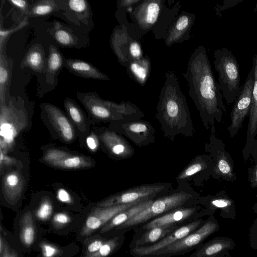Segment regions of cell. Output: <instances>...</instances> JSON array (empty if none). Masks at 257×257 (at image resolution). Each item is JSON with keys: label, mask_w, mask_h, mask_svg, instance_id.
Returning <instances> with one entry per match:
<instances>
[{"label": "cell", "mask_w": 257, "mask_h": 257, "mask_svg": "<svg viewBox=\"0 0 257 257\" xmlns=\"http://www.w3.org/2000/svg\"><path fill=\"white\" fill-rule=\"evenodd\" d=\"M181 74L188 82L189 96L198 110L206 129L215 126L216 121L221 122L226 110L204 46L198 47L191 54L186 71Z\"/></svg>", "instance_id": "1"}, {"label": "cell", "mask_w": 257, "mask_h": 257, "mask_svg": "<svg viewBox=\"0 0 257 257\" xmlns=\"http://www.w3.org/2000/svg\"><path fill=\"white\" fill-rule=\"evenodd\" d=\"M156 108L155 117L165 138L173 141L178 135H193L195 130L187 99L173 71L166 73Z\"/></svg>", "instance_id": "2"}, {"label": "cell", "mask_w": 257, "mask_h": 257, "mask_svg": "<svg viewBox=\"0 0 257 257\" xmlns=\"http://www.w3.org/2000/svg\"><path fill=\"white\" fill-rule=\"evenodd\" d=\"M172 0H142L128 13L132 21L127 27L142 39L149 32L155 38L164 39L168 29L179 14L181 5Z\"/></svg>", "instance_id": "3"}, {"label": "cell", "mask_w": 257, "mask_h": 257, "mask_svg": "<svg viewBox=\"0 0 257 257\" xmlns=\"http://www.w3.org/2000/svg\"><path fill=\"white\" fill-rule=\"evenodd\" d=\"M77 97L94 118L111 123L142 119L144 112L130 101L120 103L102 99L95 92H77Z\"/></svg>", "instance_id": "4"}, {"label": "cell", "mask_w": 257, "mask_h": 257, "mask_svg": "<svg viewBox=\"0 0 257 257\" xmlns=\"http://www.w3.org/2000/svg\"><path fill=\"white\" fill-rule=\"evenodd\" d=\"M199 196L190 185L178 186L171 193L154 199L146 209L116 228L128 229L146 223L177 208L195 205V201Z\"/></svg>", "instance_id": "5"}, {"label": "cell", "mask_w": 257, "mask_h": 257, "mask_svg": "<svg viewBox=\"0 0 257 257\" xmlns=\"http://www.w3.org/2000/svg\"><path fill=\"white\" fill-rule=\"evenodd\" d=\"M28 124V114L21 98L0 104V150L11 151L17 137Z\"/></svg>", "instance_id": "6"}, {"label": "cell", "mask_w": 257, "mask_h": 257, "mask_svg": "<svg viewBox=\"0 0 257 257\" xmlns=\"http://www.w3.org/2000/svg\"><path fill=\"white\" fill-rule=\"evenodd\" d=\"M214 64L218 73V84L227 104L234 102L240 90V72L237 60L232 51L225 47L214 52Z\"/></svg>", "instance_id": "7"}, {"label": "cell", "mask_w": 257, "mask_h": 257, "mask_svg": "<svg viewBox=\"0 0 257 257\" xmlns=\"http://www.w3.org/2000/svg\"><path fill=\"white\" fill-rule=\"evenodd\" d=\"M169 182H156L129 188L113 194L97 204L98 207L138 204L154 200L168 194L171 188Z\"/></svg>", "instance_id": "8"}, {"label": "cell", "mask_w": 257, "mask_h": 257, "mask_svg": "<svg viewBox=\"0 0 257 257\" xmlns=\"http://www.w3.org/2000/svg\"><path fill=\"white\" fill-rule=\"evenodd\" d=\"M209 141L205 144V151L211 157L214 168L211 177L216 180L233 182L236 179L232 158L226 150L225 144L215 135V126L210 128Z\"/></svg>", "instance_id": "9"}, {"label": "cell", "mask_w": 257, "mask_h": 257, "mask_svg": "<svg viewBox=\"0 0 257 257\" xmlns=\"http://www.w3.org/2000/svg\"><path fill=\"white\" fill-rule=\"evenodd\" d=\"M220 228L217 220L210 215L204 223L194 231L158 251L151 257H165L185 253L203 243L207 237Z\"/></svg>", "instance_id": "10"}, {"label": "cell", "mask_w": 257, "mask_h": 257, "mask_svg": "<svg viewBox=\"0 0 257 257\" xmlns=\"http://www.w3.org/2000/svg\"><path fill=\"white\" fill-rule=\"evenodd\" d=\"M213 168L214 163L209 154L197 155L176 177L178 186H189L190 182L196 186H204V182L210 179Z\"/></svg>", "instance_id": "11"}, {"label": "cell", "mask_w": 257, "mask_h": 257, "mask_svg": "<svg viewBox=\"0 0 257 257\" xmlns=\"http://www.w3.org/2000/svg\"><path fill=\"white\" fill-rule=\"evenodd\" d=\"M253 79V70L251 68L234 102L230 114L231 123L227 130L231 138L237 135L243 120L249 114L252 102Z\"/></svg>", "instance_id": "12"}, {"label": "cell", "mask_w": 257, "mask_h": 257, "mask_svg": "<svg viewBox=\"0 0 257 257\" xmlns=\"http://www.w3.org/2000/svg\"><path fill=\"white\" fill-rule=\"evenodd\" d=\"M110 130L131 140L141 148L154 143L156 131L148 121L139 119L111 123Z\"/></svg>", "instance_id": "13"}, {"label": "cell", "mask_w": 257, "mask_h": 257, "mask_svg": "<svg viewBox=\"0 0 257 257\" xmlns=\"http://www.w3.org/2000/svg\"><path fill=\"white\" fill-rule=\"evenodd\" d=\"M201 218H197L181 225L159 241L150 245L134 246L131 253L135 257H151L158 251L184 237L197 229L204 222Z\"/></svg>", "instance_id": "14"}, {"label": "cell", "mask_w": 257, "mask_h": 257, "mask_svg": "<svg viewBox=\"0 0 257 257\" xmlns=\"http://www.w3.org/2000/svg\"><path fill=\"white\" fill-rule=\"evenodd\" d=\"M204 215H207L202 206H184L149 221L144 224L142 229L146 230L157 226L180 225L184 222L199 218Z\"/></svg>", "instance_id": "15"}, {"label": "cell", "mask_w": 257, "mask_h": 257, "mask_svg": "<svg viewBox=\"0 0 257 257\" xmlns=\"http://www.w3.org/2000/svg\"><path fill=\"white\" fill-rule=\"evenodd\" d=\"M195 205L203 206L207 215H212L216 210H219L220 216L223 219L235 220L236 217L235 202L225 190L213 195H199Z\"/></svg>", "instance_id": "16"}, {"label": "cell", "mask_w": 257, "mask_h": 257, "mask_svg": "<svg viewBox=\"0 0 257 257\" xmlns=\"http://www.w3.org/2000/svg\"><path fill=\"white\" fill-rule=\"evenodd\" d=\"M43 161L54 167L63 169H79L91 167L93 161L88 157L74 155L61 150L51 148L44 153Z\"/></svg>", "instance_id": "17"}, {"label": "cell", "mask_w": 257, "mask_h": 257, "mask_svg": "<svg viewBox=\"0 0 257 257\" xmlns=\"http://www.w3.org/2000/svg\"><path fill=\"white\" fill-rule=\"evenodd\" d=\"M196 20L194 13L182 11L169 26L164 38L166 46L181 43L190 39V33Z\"/></svg>", "instance_id": "18"}, {"label": "cell", "mask_w": 257, "mask_h": 257, "mask_svg": "<svg viewBox=\"0 0 257 257\" xmlns=\"http://www.w3.org/2000/svg\"><path fill=\"white\" fill-rule=\"evenodd\" d=\"M99 138L108 154L115 159H127L135 154L134 148L125 137L113 130H103Z\"/></svg>", "instance_id": "19"}, {"label": "cell", "mask_w": 257, "mask_h": 257, "mask_svg": "<svg viewBox=\"0 0 257 257\" xmlns=\"http://www.w3.org/2000/svg\"><path fill=\"white\" fill-rule=\"evenodd\" d=\"M252 68L254 77L252 102L248 114L246 142L242 150V157L244 161H247L250 157L257 136V52L252 60Z\"/></svg>", "instance_id": "20"}, {"label": "cell", "mask_w": 257, "mask_h": 257, "mask_svg": "<svg viewBox=\"0 0 257 257\" xmlns=\"http://www.w3.org/2000/svg\"><path fill=\"white\" fill-rule=\"evenodd\" d=\"M41 106L61 139L66 143L72 142L75 138L74 130L64 112L56 106L49 103H42Z\"/></svg>", "instance_id": "21"}, {"label": "cell", "mask_w": 257, "mask_h": 257, "mask_svg": "<svg viewBox=\"0 0 257 257\" xmlns=\"http://www.w3.org/2000/svg\"><path fill=\"white\" fill-rule=\"evenodd\" d=\"M235 246L233 239L218 236L200 244L190 257H231Z\"/></svg>", "instance_id": "22"}, {"label": "cell", "mask_w": 257, "mask_h": 257, "mask_svg": "<svg viewBox=\"0 0 257 257\" xmlns=\"http://www.w3.org/2000/svg\"><path fill=\"white\" fill-rule=\"evenodd\" d=\"M137 204H121L109 207L97 206L94 208L86 220L83 233L88 234L101 226H104L116 214Z\"/></svg>", "instance_id": "23"}, {"label": "cell", "mask_w": 257, "mask_h": 257, "mask_svg": "<svg viewBox=\"0 0 257 257\" xmlns=\"http://www.w3.org/2000/svg\"><path fill=\"white\" fill-rule=\"evenodd\" d=\"M136 39L131 31L124 25L116 26L110 39V45L119 63L125 67L129 63L127 49L130 41Z\"/></svg>", "instance_id": "24"}, {"label": "cell", "mask_w": 257, "mask_h": 257, "mask_svg": "<svg viewBox=\"0 0 257 257\" xmlns=\"http://www.w3.org/2000/svg\"><path fill=\"white\" fill-rule=\"evenodd\" d=\"M2 192L6 200L11 203L20 199L25 188V181L22 173L16 170L11 171L4 175Z\"/></svg>", "instance_id": "25"}, {"label": "cell", "mask_w": 257, "mask_h": 257, "mask_svg": "<svg viewBox=\"0 0 257 257\" xmlns=\"http://www.w3.org/2000/svg\"><path fill=\"white\" fill-rule=\"evenodd\" d=\"M64 65L75 75L87 79L98 80H109L108 76L100 71L90 63L78 59L66 58Z\"/></svg>", "instance_id": "26"}, {"label": "cell", "mask_w": 257, "mask_h": 257, "mask_svg": "<svg viewBox=\"0 0 257 257\" xmlns=\"http://www.w3.org/2000/svg\"><path fill=\"white\" fill-rule=\"evenodd\" d=\"M47 61L43 47L39 44L33 45L20 63L22 68H28L35 72L42 73L46 71Z\"/></svg>", "instance_id": "27"}, {"label": "cell", "mask_w": 257, "mask_h": 257, "mask_svg": "<svg viewBox=\"0 0 257 257\" xmlns=\"http://www.w3.org/2000/svg\"><path fill=\"white\" fill-rule=\"evenodd\" d=\"M151 61L148 55L140 59L129 62L126 72L129 77L141 86H144L150 77Z\"/></svg>", "instance_id": "28"}, {"label": "cell", "mask_w": 257, "mask_h": 257, "mask_svg": "<svg viewBox=\"0 0 257 257\" xmlns=\"http://www.w3.org/2000/svg\"><path fill=\"white\" fill-rule=\"evenodd\" d=\"M179 225L157 226L145 230L135 241L134 246H144L156 243L180 227Z\"/></svg>", "instance_id": "29"}, {"label": "cell", "mask_w": 257, "mask_h": 257, "mask_svg": "<svg viewBox=\"0 0 257 257\" xmlns=\"http://www.w3.org/2000/svg\"><path fill=\"white\" fill-rule=\"evenodd\" d=\"M154 200L134 205L116 214L102 228V232L108 231L123 224L133 217L148 207Z\"/></svg>", "instance_id": "30"}, {"label": "cell", "mask_w": 257, "mask_h": 257, "mask_svg": "<svg viewBox=\"0 0 257 257\" xmlns=\"http://www.w3.org/2000/svg\"><path fill=\"white\" fill-rule=\"evenodd\" d=\"M62 8H65V1H37L31 5L26 16L30 18L46 16Z\"/></svg>", "instance_id": "31"}, {"label": "cell", "mask_w": 257, "mask_h": 257, "mask_svg": "<svg viewBox=\"0 0 257 257\" xmlns=\"http://www.w3.org/2000/svg\"><path fill=\"white\" fill-rule=\"evenodd\" d=\"M49 31L56 42L62 47L73 48L77 44L76 36L59 22L55 21Z\"/></svg>", "instance_id": "32"}, {"label": "cell", "mask_w": 257, "mask_h": 257, "mask_svg": "<svg viewBox=\"0 0 257 257\" xmlns=\"http://www.w3.org/2000/svg\"><path fill=\"white\" fill-rule=\"evenodd\" d=\"M64 60L60 50L53 45L49 48V54L45 71L48 82L51 83L56 74L64 65Z\"/></svg>", "instance_id": "33"}, {"label": "cell", "mask_w": 257, "mask_h": 257, "mask_svg": "<svg viewBox=\"0 0 257 257\" xmlns=\"http://www.w3.org/2000/svg\"><path fill=\"white\" fill-rule=\"evenodd\" d=\"M0 104L6 103V96L10 85L12 76V61H8L3 53L0 52Z\"/></svg>", "instance_id": "34"}, {"label": "cell", "mask_w": 257, "mask_h": 257, "mask_svg": "<svg viewBox=\"0 0 257 257\" xmlns=\"http://www.w3.org/2000/svg\"><path fill=\"white\" fill-rule=\"evenodd\" d=\"M64 106L66 111L73 122L79 130L84 131L85 126V117L81 108L74 100L66 97L64 101Z\"/></svg>", "instance_id": "35"}, {"label": "cell", "mask_w": 257, "mask_h": 257, "mask_svg": "<svg viewBox=\"0 0 257 257\" xmlns=\"http://www.w3.org/2000/svg\"><path fill=\"white\" fill-rule=\"evenodd\" d=\"M65 8L83 23L91 15L90 5L85 0L65 1Z\"/></svg>", "instance_id": "36"}, {"label": "cell", "mask_w": 257, "mask_h": 257, "mask_svg": "<svg viewBox=\"0 0 257 257\" xmlns=\"http://www.w3.org/2000/svg\"><path fill=\"white\" fill-rule=\"evenodd\" d=\"M142 0H118L116 3L117 10L115 14L120 25L126 26L130 22L126 18V13L133 10V8L140 4Z\"/></svg>", "instance_id": "37"}, {"label": "cell", "mask_w": 257, "mask_h": 257, "mask_svg": "<svg viewBox=\"0 0 257 257\" xmlns=\"http://www.w3.org/2000/svg\"><path fill=\"white\" fill-rule=\"evenodd\" d=\"M119 242L118 237L110 239L105 242L98 251L85 257H107L118 246Z\"/></svg>", "instance_id": "38"}, {"label": "cell", "mask_w": 257, "mask_h": 257, "mask_svg": "<svg viewBox=\"0 0 257 257\" xmlns=\"http://www.w3.org/2000/svg\"><path fill=\"white\" fill-rule=\"evenodd\" d=\"M127 55L129 61L141 59L144 57L140 40L132 39L128 45Z\"/></svg>", "instance_id": "39"}, {"label": "cell", "mask_w": 257, "mask_h": 257, "mask_svg": "<svg viewBox=\"0 0 257 257\" xmlns=\"http://www.w3.org/2000/svg\"><path fill=\"white\" fill-rule=\"evenodd\" d=\"M29 24L27 19L25 18L19 24L16 26L13 27L12 29H4L2 27L0 30V50L1 52H3L4 45L5 44L6 41L11 36L12 34L16 32L19 31L23 29Z\"/></svg>", "instance_id": "40"}, {"label": "cell", "mask_w": 257, "mask_h": 257, "mask_svg": "<svg viewBox=\"0 0 257 257\" xmlns=\"http://www.w3.org/2000/svg\"><path fill=\"white\" fill-rule=\"evenodd\" d=\"M52 211L53 207L50 200L44 199L38 208L36 215L40 219L46 220L51 216Z\"/></svg>", "instance_id": "41"}, {"label": "cell", "mask_w": 257, "mask_h": 257, "mask_svg": "<svg viewBox=\"0 0 257 257\" xmlns=\"http://www.w3.org/2000/svg\"><path fill=\"white\" fill-rule=\"evenodd\" d=\"M22 239L25 244L31 245L34 240L35 231L32 225H26L22 229Z\"/></svg>", "instance_id": "42"}, {"label": "cell", "mask_w": 257, "mask_h": 257, "mask_svg": "<svg viewBox=\"0 0 257 257\" xmlns=\"http://www.w3.org/2000/svg\"><path fill=\"white\" fill-rule=\"evenodd\" d=\"M242 1L243 0H224L220 4H217L214 7L215 14L220 17L223 11L234 7Z\"/></svg>", "instance_id": "43"}, {"label": "cell", "mask_w": 257, "mask_h": 257, "mask_svg": "<svg viewBox=\"0 0 257 257\" xmlns=\"http://www.w3.org/2000/svg\"><path fill=\"white\" fill-rule=\"evenodd\" d=\"M248 242L251 248L257 250V217L249 229Z\"/></svg>", "instance_id": "44"}, {"label": "cell", "mask_w": 257, "mask_h": 257, "mask_svg": "<svg viewBox=\"0 0 257 257\" xmlns=\"http://www.w3.org/2000/svg\"><path fill=\"white\" fill-rule=\"evenodd\" d=\"M8 2L14 6L18 9L24 14L26 16L28 14L31 5L29 4L28 1L25 0H9Z\"/></svg>", "instance_id": "45"}, {"label": "cell", "mask_w": 257, "mask_h": 257, "mask_svg": "<svg viewBox=\"0 0 257 257\" xmlns=\"http://www.w3.org/2000/svg\"><path fill=\"white\" fill-rule=\"evenodd\" d=\"M248 179L251 188L257 187V161L251 167L248 169Z\"/></svg>", "instance_id": "46"}, {"label": "cell", "mask_w": 257, "mask_h": 257, "mask_svg": "<svg viewBox=\"0 0 257 257\" xmlns=\"http://www.w3.org/2000/svg\"><path fill=\"white\" fill-rule=\"evenodd\" d=\"M16 160L15 158H11L4 153L0 150V166L2 169L4 166H10L15 164Z\"/></svg>", "instance_id": "47"}, {"label": "cell", "mask_w": 257, "mask_h": 257, "mask_svg": "<svg viewBox=\"0 0 257 257\" xmlns=\"http://www.w3.org/2000/svg\"><path fill=\"white\" fill-rule=\"evenodd\" d=\"M86 144L88 148L93 151H96L98 147V140L95 134H92L86 139Z\"/></svg>", "instance_id": "48"}, {"label": "cell", "mask_w": 257, "mask_h": 257, "mask_svg": "<svg viewBox=\"0 0 257 257\" xmlns=\"http://www.w3.org/2000/svg\"><path fill=\"white\" fill-rule=\"evenodd\" d=\"M58 199L63 203H70L71 202V196L68 192L64 189H59L57 193Z\"/></svg>", "instance_id": "49"}, {"label": "cell", "mask_w": 257, "mask_h": 257, "mask_svg": "<svg viewBox=\"0 0 257 257\" xmlns=\"http://www.w3.org/2000/svg\"><path fill=\"white\" fill-rule=\"evenodd\" d=\"M53 220L58 224L64 225L69 222L70 218L65 213H58L54 215Z\"/></svg>", "instance_id": "50"}, {"label": "cell", "mask_w": 257, "mask_h": 257, "mask_svg": "<svg viewBox=\"0 0 257 257\" xmlns=\"http://www.w3.org/2000/svg\"><path fill=\"white\" fill-rule=\"evenodd\" d=\"M42 253L44 257H53L57 253V249L49 244H44L42 246Z\"/></svg>", "instance_id": "51"}, {"label": "cell", "mask_w": 257, "mask_h": 257, "mask_svg": "<svg viewBox=\"0 0 257 257\" xmlns=\"http://www.w3.org/2000/svg\"><path fill=\"white\" fill-rule=\"evenodd\" d=\"M105 242L101 240H96L92 242L87 247V251L89 253H93L98 251Z\"/></svg>", "instance_id": "52"}, {"label": "cell", "mask_w": 257, "mask_h": 257, "mask_svg": "<svg viewBox=\"0 0 257 257\" xmlns=\"http://www.w3.org/2000/svg\"><path fill=\"white\" fill-rule=\"evenodd\" d=\"M250 157L255 162L257 161V136L254 143Z\"/></svg>", "instance_id": "53"}, {"label": "cell", "mask_w": 257, "mask_h": 257, "mask_svg": "<svg viewBox=\"0 0 257 257\" xmlns=\"http://www.w3.org/2000/svg\"><path fill=\"white\" fill-rule=\"evenodd\" d=\"M3 257H16V256L14 253H10L9 250L8 251L7 247H6L5 252H4Z\"/></svg>", "instance_id": "54"}, {"label": "cell", "mask_w": 257, "mask_h": 257, "mask_svg": "<svg viewBox=\"0 0 257 257\" xmlns=\"http://www.w3.org/2000/svg\"><path fill=\"white\" fill-rule=\"evenodd\" d=\"M252 210L254 213L257 214V202L255 203L252 207Z\"/></svg>", "instance_id": "55"}, {"label": "cell", "mask_w": 257, "mask_h": 257, "mask_svg": "<svg viewBox=\"0 0 257 257\" xmlns=\"http://www.w3.org/2000/svg\"><path fill=\"white\" fill-rule=\"evenodd\" d=\"M2 242H3L2 238V237H1V239H0V252H1V253H2V249H3V248H2V246H3Z\"/></svg>", "instance_id": "56"}, {"label": "cell", "mask_w": 257, "mask_h": 257, "mask_svg": "<svg viewBox=\"0 0 257 257\" xmlns=\"http://www.w3.org/2000/svg\"><path fill=\"white\" fill-rule=\"evenodd\" d=\"M254 12H257V3L253 10Z\"/></svg>", "instance_id": "57"}, {"label": "cell", "mask_w": 257, "mask_h": 257, "mask_svg": "<svg viewBox=\"0 0 257 257\" xmlns=\"http://www.w3.org/2000/svg\"><path fill=\"white\" fill-rule=\"evenodd\" d=\"M256 198H257V194H256Z\"/></svg>", "instance_id": "58"}]
</instances>
